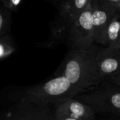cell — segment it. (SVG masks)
Segmentation results:
<instances>
[{
    "label": "cell",
    "mask_w": 120,
    "mask_h": 120,
    "mask_svg": "<svg viewBox=\"0 0 120 120\" xmlns=\"http://www.w3.org/2000/svg\"><path fill=\"white\" fill-rule=\"evenodd\" d=\"M93 0L72 22L68 43L71 49H86L94 44L92 11Z\"/></svg>",
    "instance_id": "cell-4"
},
{
    "label": "cell",
    "mask_w": 120,
    "mask_h": 120,
    "mask_svg": "<svg viewBox=\"0 0 120 120\" xmlns=\"http://www.w3.org/2000/svg\"><path fill=\"white\" fill-rule=\"evenodd\" d=\"M16 50V46L12 38L7 34L1 36L0 59L4 61L9 58Z\"/></svg>",
    "instance_id": "cell-12"
},
{
    "label": "cell",
    "mask_w": 120,
    "mask_h": 120,
    "mask_svg": "<svg viewBox=\"0 0 120 120\" xmlns=\"http://www.w3.org/2000/svg\"><path fill=\"white\" fill-rule=\"evenodd\" d=\"M92 3V24L94 43L108 46V28L110 21L117 13L100 0H93Z\"/></svg>",
    "instance_id": "cell-6"
},
{
    "label": "cell",
    "mask_w": 120,
    "mask_h": 120,
    "mask_svg": "<svg viewBox=\"0 0 120 120\" xmlns=\"http://www.w3.org/2000/svg\"><path fill=\"white\" fill-rule=\"evenodd\" d=\"M99 49L96 43L86 49H71L57 74L65 76L81 93L98 86L103 82L96 61Z\"/></svg>",
    "instance_id": "cell-1"
},
{
    "label": "cell",
    "mask_w": 120,
    "mask_h": 120,
    "mask_svg": "<svg viewBox=\"0 0 120 120\" xmlns=\"http://www.w3.org/2000/svg\"></svg>",
    "instance_id": "cell-18"
},
{
    "label": "cell",
    "mask_w": 120,
    "mask_h": 120,
    "mask_svg": "<svg viewBox=\"0 0 120 120\" xmlns=\"http://www.w3.org/2000/svg\"><path fill=\"white\" fill-rule=\"evenodd\" d=\"M96 61L103 81L120 74V49L108 46L100 48Z\"/></svg>",
    "instance_id": "cell-7"
},
{
    "label": "cell",
    "mask_w": 120,
    "mask_h": 120,
    "mask_svg": "<svg viewBox=\"0 0 120 120\" xmlns=\"http://www.w3.org/2000/svg\"><path fill=\"white\" fill-rule=\"evenodd\" d=\"M108 46L120 49V14L116 13L110 23L107 32Z\"/></svg>",
    "instance_id": "cell-11"
},
{
    "label": "cell",
    "mask_w": 120,
    "mask_h": 120,
    "mask_svg": "<svg viewBox=\"0 0 120 120\" xmlns=\"http://www.w3.org/2000/svg\"><path fill=\"white\" fill-rule=\"evenodd\" d=\"M71 25L72 23L59 13V16L56 18L51 23L48 39L40 44L41 47L53 48L62 43L64 40H68Z\"/></svg>",
    "instance_id": "cell-9"
},
{
    "label": "cell",
    "mask_w": 120,
    "mask_h": 120,
    "mask_svg": "<svg viewBox=\"0 0 120 120\" xmlns=\"http://www.w3.org/2000/svg\"><path fill=\"white\" fill-rule=\"evenodd\" d=\"M91 1L92 0H66L61 4L59 13L72 23Z\"/></svg>",
    "instance_id": "cell-10"
},
{
    "label": "cell",
    "mask_w": 120,
    "mask_h": 120,
    "mask_svg": "<svg viewBox=\"0 0 120 120\" xmlns=\"http://www.w3.org/2000/svg\"><path fill=\"white\" fill-rule=\"evenodd\" d=\"M11 11L1 4L0 8V36L6 35L10 29Z\"/></svg>",
    "instance_id": "cell-13"
},
{
    "label": "cell",
    "mask_w": 120,
    "mask_h": 120,
    "mask_svg": "<svg viewBox=\"0 0 120 120\" xmlns=\"http://www.w3.org/2000/svg\"><path fill=\"white\" fill-rule=\"evenodd\" d=\"M107 81H108L109 82L114 83V84H115V85L120 87V74L118 75H116V76H114L109 78L108 79H107Z\"/></svg>",
    "instance_id": "cell-16"
},
{
    "label": "cell",
    "mask_w": 120,
    "mask_h": 120,
    "mask_svg": "<svg viewBox=\"0 0 120 120\" xmlns=\"http://www.w3.org/2000/svg\"><path fill=\"white\" fill-rule=\"evenodd\" d=\"M55 114V119L56 120H79L74 119V118H71L67 116H65L61 114H58V113H54Z\"/></svg>",
    "instance_id": "cell-17"
},
{
    "label": "cell",
    "mask_w": 120,
    "mask_h": 120,
    "mask_svg": "<svg viewBox=\"0 0 120 120\" xmlns=\"http://www.w3.org/2000/svg\"><path fill=\"white\" fill-rule=\"evenodd\" d=\"M75 98L88 104L96 113L120 116V87L107 80Z\"/></svg>",
    "instance_id": "cell-3"
},
{
    "label": "cell",
    "mask_w": 120,
    "mask_h": 120,
    "mask_svg": "<svg viewBox=\"0 0 120 120\" xmlns=\"http://www.w3.org/2000/svg\"><path fill=\"white\" fill-rule=\"evenodd\" d=\"M103 4L113 8L117 13L120 14V0H100Z\"/></svg>",
    "instance_id": "cell-15"
},
{
    "label": "cell",
    "mask_w": 120,
    "mask_h": 120,
    "mask_svg": "<svg viewBox=\"0 0 120 120\" xmlns=\"http://www.w3.org/2000/svg\"><path fill=\"white\" fill-rule=\"evenodd\" d=\"M55 113L79 120H94L95 112L93 108L83 101L73 97L57 104Z\"/></svg>",
    "instance_id": "cell-8"
},
{
    "label": "cell",
    "mask_w": 120,
    "mask_h": 120,
    "mask_svg": "<svg viewBox=\"0 0 120 120\" xmlns=\"http://www.w3.org/2000/svg\"><path fill=\"white\" fill-rule=\"evenodd\" d=\"M80 93L81 91L65 76L57 74L54 78L42 84L28 88L22 98L34 103L49 105L50 104L56 105Z\"/></svg>",
    "instance_id": "cell-2"
},
{
    "label": "cell",
    "mask_w": 120,
    "mask_h": 120,
    "mask_svg": "<svg viewBox=\"0 0 120 120\" xmlns=\"http://www.w3.org/2000/svg\"><path fill=\"white\" fill-rule=\"evenodd\" d=\"M24 0H1V4L12 11H16Z\"/></svg>",
    "instance_id": "cell-14"
},
{
    "label": "cell",
    "mask_w": 120,
    "mask_h": 120,
    "mask_svg": "<svg viewBox=\"0 0 120 120\" xmlns=\"http://www.w3.org/2000/svg\"><path fill=\"white\" fill-rule=\"evenodd\" d=\"M1 120H56L48 105L34 103L23 98L10 106Z\"/></svg>",
    "instance_id": "cell-5"
}]
</instances>
